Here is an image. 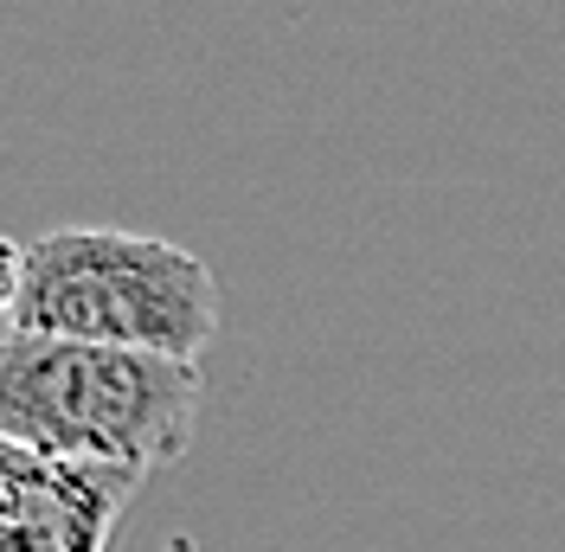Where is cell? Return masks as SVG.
I'll list each match as a JSON object with an SVG mask.
<instances>
[{
	"label": "cell",
	"mask_w": 565,
	"mask_h": 552,
	"mask_svg": "<svg viewBox=\"0 0 565 552\" xmlns=\"http://www.w3.org/2000/svg\"><path fill=\"white\" fill-rule=\"evenodd\" d=\"M7 335L206 360L218 283L206 257L122 225H58L7 244Z\"/></svg>",
	"instance_id": "6da1fadb"
},
{
	"label": "cell",
	"mask_w": 565,
	"mask_h": 552,
	"mask_svg": "<svg viewBox=\"0 0 565 552\" xmlns=\"http://www.w3.org/2000/svg\"><path fill=\"white\" fill-rule=\"evenodd\" d=\"M200 399V360L45 335H7L0 347V437L58 463L129 469L148 482L186 456Z\"/></svg>",
	"instance_id": "7a4b0ae2"
},
{
	"label": "cell",
	"mask_w": 565,
	"mask_h": 552,
	"mask_svg": "<svg viewBox=\"0 0 565 552\" xmlns=\"http://www.w3.org/2000/svg\"><path fill=\"white\" fill-rule=\"evenodd\" d=\"M141 476L0 444V552H109Z\"/></svg>",
	"instance_id": "3957f363"
}]
</instances>
